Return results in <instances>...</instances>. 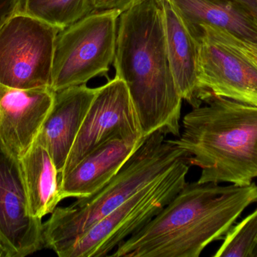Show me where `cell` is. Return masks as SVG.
<instances>
[{
    "label": "cell",
    "mask_w": 257,
    "mask_h": 257,
    "mask_svg": "<svg viewBox=\"0 0 257 257\" xmlns=\"http://www.w3.org/2000/svg\"><path fill=\"white\" fill-rule=\"evenodd\" d=\"M257 202V186L186 183L181 191L112 257H199Z\"/></svg>",
    "instance_id": "cell-2"
},
{
    "label": "cell",
    "mask_w": 257,
    "mask_h": 257,
    "mask_svg": "<svg viewBox=\"0 0 257 257\" xmlns=\"http://www.w3.org/2000/svg\"><path fill=\"white\" fill-rule=\"evenodd\" d=\"M142 0H93L94 11L117 10L124 12Z\"/></svg>",
    "instance_id": "cell-19"
},
{
    "label": "cell",
    "mask_w": 257,
    "mask_h": 257,
    "mask_svg": "<svg viewBox=\"0 0 257 257\" xmlns=\"http://www.w3.org/2000/svg\"><path fill=\"white\" fill-rule=\"evenodd\" d=\"M257 243V209L232 226L214 257H253Z\"/></svg>",
    "instance_id": "cell-18"
},
{
    "label": "cell",
    "mask_w": 257,
    "mask_h": 257,
    "mask_svg": "<svg viewBox=\"0 0 257 257\" xmlns=\"http://www.w3.org/2000/svg\"><path fill=\"white\" fill-rule=\"evenodd\" d=\"M50 88L19 89L0 84V146L18 160L34 143L53 105Z\"/></svg>",
    "instance_id": "cell-11"
},
{
    "label": "cell",
    "mask_w": 257,
    "mask_h": 257,
    "mask_svg": "<svg viewBox=\"0 0 257 257\" xmlns=\"http://www.w3.org/2000/svg\"><path fill=\"white\" fill-rule=\"evenodd\" d=\"M0 257H14L9 249L0 241Z\"/></svg>",
    "instance_id": "cell-22"
},
{
    "label": "cell",
    "mask_w": 257,
    "mask_h": 257,
    "mask_svg": "<svg viewBox=\"0 0 257 257\" xmlns=\"http://www.w3.org/2000/svg\"><path fill=\"white\" fill-rule=\"evenodd\" d=\"M20 162L32 215L42 219L52 214L62 199L60 173L49 152L34 142Z\"/></svg>",
    "instance_id": "cell-16"
},
{
    "label": "cell",
    "mask_w": 257,
    "mask_h": 257,
    "mask_svg": "<svg viewBox=\"0 0 257 257\" xmlns=\"http://www.w3.org/2000/svg\"><path fill=\"white\" fill-rule=\"evenodd\" d=\"M114 137L133 143L145 140L127 87L117 76L97 88L60 176L72 170L95 148Z\"/></svg>",
    "instance_id": "cell-9"
},
{
    "label": "cell",
    "mask_w": 257,
    "mask_h": 257,
    "mask_svg": "<svg viewBox=\"0 0 257 257\" xmlns=\"http://www.w3.org/2000/svg\"><path fill=\"white\" fill-rule=\"evenodd\" d=\"M253 257H257V243L256 247H255L254 251H253Z\"/></svg>",
    "instance_id": "cell-23"
},
{
    "label": "cell",
    "mask_w": 257,
    "mask_h": 257,
    "mask_svg": "<svg viewBox=\"0 0 257 257\" xmlns=\"http://www.w3.org/2000/svg\"><path fill=\"white\" fill-rule=\"evenodd\" d=\"M18 11V0H0V29Z\"/></svg>",
    "instance_id": "cell-20"
},
{
    "label": "cell",
    "mask_w": 257,
    "mask_h": 257,
    "mask_svg": "<svg viewBox=\"0 0 257 257\" xmlns=\"http://www.w3.org/2000/svg\"><path fill=\"white\" fill-rule=\"evenodd\" d=\"M234 1L238 2L248 8L257 17V0H234Z\"/></svg>",
    "instance_id": "cell-21"
},
{
    "label": "cell",
    "mask_w": 257,
    "mask_h": 257,
    "mask_svg": "<svg viewBox=\"0 0 257 257\" xmlns=\"http://www.w3.org/2000/svg\"><path fill=\"white\" fill-rule=\"evenodd\" d=\"M169 63L183 101L193 107L203 104L197 79L199 42L168 0H162Z\"/></svg>",
    "instance_id": "cell-14"
},
{
    "label": "cell",
    "mask_w": 257,
    "mask_h": 257,
    "mask_svg": "<svg viewBox=\"0 0 257 257\" xmlns=\"http://www.w3.org/2000/svg\"><path fill=\"white\" fill-rule=\"evenodd\" d=\"M143 143L114 137L95 148L72 170L60 175L62 200L84 199L97 193L118 173Z\"/></svg>",
    "instance_id": "cell-13"
},
{
    "label": "cell",
    "mask_w": 257,
    "mask_h": 257,
    "mask_svg": "<svg viewBox=\"0 0 257 257\" xmlns=\"http://www.w3.org/2000/svg\"><path fill=\"white\" fill-rule=\"evenodd\" d=\"M121 13L117 10L94 11L60 30L53 57L54 92L86 84L95 77L107 75L115 57Z\"/></svg>",
    "instance_id": "cell-6"
},
{
    "label": "cell",
    "mask_w": 257,
    "mask_h": 257,
    "mask_svg": "<svg viewBox=\"0 0 257 257\" xmlns=\"http://www.w3.org/2000/svg\"><path fill=\"white\" fill-rule=\"evenodd\" d=\"M187 157L172 140H166L163 133H153L99 191L77 199L69 206L55 208L42 223L44 247L60 256L91 226Z\"/></svg>",
    "instance_id": "cell-4"
},
{
    "label": "cell",
    "mask_w": 257,
    "mask_h": 257,
    "mask_svg": "<svg viewBox=\"0 0 257 257\" xmlns=\"http://www.w3.org/2000/svg\"><path fill=\"white\" fill-rule=\"evenodd\" d=\"M188 157L139 190L126 202L77 238L60 257L108 256L142 229L181 191L190 170Z\"/></svg>",
    "instance_id": "cell-7"
},
{
    "label": "cell",
    "mask_w": 257,
    "mask_h": 257,
    "mask_svg": "<svg viewBox=\"0 0 257 257\" xmlns=\"http://www.w3.org/2000/svg\"><path fill=\"white\" fill-rule=\"evenodd\" d=\"M197 79L202 102L220 97L257 107V41L245 40L218 27L202 24Z\"/></svg>",
    "instance_id": "cell-5"
},
{
    "label": "cell",
    "mask_w": 257,
    "mask_h": 257,
    "mask_svg": "<svg viewBox=\"0 0 257 257\" xmlns=\"http://www.w3.org/2000/svg\"><path fill=\"white\" fill-rule=\"evenodd\" d=\"M60 29L16 12L0 29V84L51 89L53 57Z\"/></svg>",
    "instance_id": "cell-8"
},
{
    "label": "cell",
    "mask_w": 257,
    "mask_h": 257,
    "mask_svg": "<svg viewBox=\"0 0 257 257\" xmlns=\"http://www.w3.org/2000/svg\"><path fill=\"white\" fill-rule=\"evenodd\" d=\"M97 88L86 84L54 92L52 107L35 142L43 146L61 173Z\"/></svg>",
    "instance_id": "cell-12"
},
{
    "label": "cell",
    "mask_w": 257,
    "mask_h": 257,
    "mask_svg": "<svg viewBox=\"0 0 257 257\" xmlns=\"http://www.w3.org/2000/svg\"><path fill=\"white\" fill-rule=\"evenodd\" d=\"M192 35L202 24L218 27L245 39L257 41V17L234 0H168Z\"/></svg>",
    "instance_id": "cell-15"
},
{
    "label": "cell",
    "mask_w": 257,
    "mask_h": 257,
    "mask_svg": "<svg viewBox=\"0 0 257 257\" xmlns=\"http://www.w3.org/2000/svg\"><path fill=\"white\" fill-rule=\"evenodd\" d=\"M94 12L93 0H18L25 14L63 30Z\"/></svg>",
    "instance_id": "cell-17"
},
{
    "label": "cell",
    "mask_w": 257,
    "mask_h": 257,
    "mask_svg": "<svg viewBox=\"0 0 257 257\" xmlns=\"http://www.w3.org/2000/svg\"><path fill=\"white\" fill-rule=\"evenodd\" d=\"M114 66L127 87L142 136H180L183 99L166 47L162 0H142L120 15Z\"/></svg>",
    "instance_id": "cell-1"
},
{
    "label": "cell",
    "mask_w": 257,
    "mask_h": 257,
    "mask_svg": "<svg viewBox=\"0 0 257 257\" xmlns=\"http://www.w3.org/2000/svg\"><path fill=\"white\" fill-rule=\"evenodd\" d=\"M0 241L14 257L32 254L44 247L42 219L30 213L20 160L0 146Z\"/></svg>",
    "instance_id": "cell-10"
},
{
    "label": "cell",
    "mask_w": 257,
    "mask_h": 257,
    "mask_svg": "<svg viewBox=\"0 0 257 257\" xmlns=\"http://www.w3.org/2000/svg\"><path fill=\"white\" fill-rule=\"evenodd\" d=\"M183 119L172 141L201 169L200 184L250 185L257 178V107L210 97Z\"/></svg>",
    "instance_id": "cell-3"
}]
</instances>
